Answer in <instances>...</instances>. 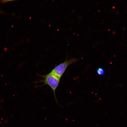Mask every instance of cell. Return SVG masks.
I'll use <instances>...</instances> for the list:
<instances>
[{"mask_svg":"<svg viewBox=\"0 0 127 127\" xmlns=\"http://www.w3.org/2000/svg\"></svg>","mask_w":127,"mask_h":127,"instance_id":"4","label":"cell"},{"mask_svg":"<svg viewBox=\"0 0 127 127\" xmlns=\"http://www.w3.org/2000/svg\"><path fill=\"white\" fill-rule=\"evenodd\" d=\"M39 76L41 77L43 79L39 81L38 82L44 83L42 86L47 85L51 87L53 91L56 103L58 104V102L56 96L55 92L59 85L60 79L51 72L46 75Z\"/></svg>","mask_w":127,"mask_h":127,"instance_id":"1","label":"cell"},{"mask_svg":"<svg viewBox=\"0 0 127 127\" xmlns=\"http://www.w3.org/2000/svg\"><path fill=\"white\" fill-rule=\"evenodd\" d=\"M67 59L64 62L56 66L50 72L60 79L69 65L76 62L79 60L75 58H71L68 60Z\"/></svg>","mask_w":127,"mask_h":127,"instance_id":"2","label":"cell"},{"mask_svg":"<svg viewBox=\"0 0 127 127\" xmlns=\"http://www.w3.org/2000/svg\"><path fill=\"white\" fill-rule=\"evenodd\" d=\"M96 72L100 76L103 75L105 73L104 70L101 67L97 69Z\"/></svg>","mask_w":127,"mask_h":127,"instance_id":"3","label":"cell"}]
</instances>
